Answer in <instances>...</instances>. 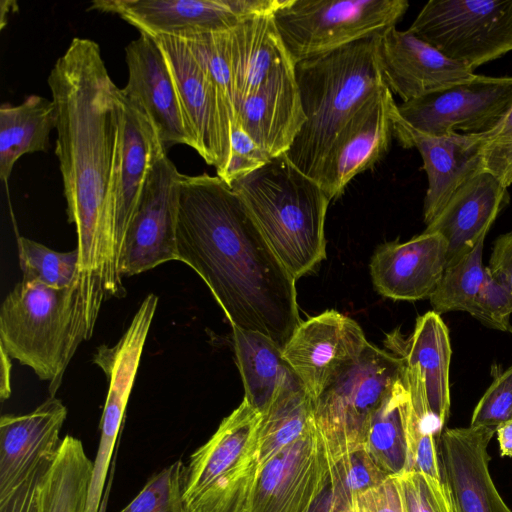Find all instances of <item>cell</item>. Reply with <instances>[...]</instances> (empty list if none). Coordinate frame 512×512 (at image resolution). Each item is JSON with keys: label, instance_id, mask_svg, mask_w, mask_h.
Wrapping results in <instances>:
<instances>
[{"label": "cell", "instance_id": "1", "mask_svg": "<svg viewBox=\"0 0 512 512\" xmlns=\"http://www.w3.org/2000/svg\"><path fill=\"white\" fill-rule=\"evenodd\" d=\"M56 111L58 157L89 324L104 301L126 294L114 261L111 185L121 112L95 41L75 37L47 79Z\"/></svg>", "mask_w": 512, "mask_h": 512}, {"label": "cell", "instance_id": "2", "mask_svg": "<svg viewBox=\"0 0 512 512\" xmlns=\"http://www.w3.org/2000/svg\"><path fill=\"white\" fill-rule=\"evenodd\" d=\"M177 254L204 280L231 326L284 347L300 324L296 280L218 176L182 175Z\"/></svg>", "mask_w": 512, "mask_h": 512}, {"label": "cell", "instance_id": "3", "mask_svg": "<svg viewBox=\"0 0 512 512\" xmlns=\"http://www.w3.org/2000/svg\"><path fill=\"white\" fill-rule=\"evenodd\" d=\"M379 36L295 64L306 121L285 155L316 182L342 127L373 93L386 85Z\"/></svg>", "mask_w": 512, "mask_h": 512}, {"label": "cell", "instance_id": "4", "mask_svg": "<svg viewBox=\"0 0 512 512\" xmlns=\"http://www.w3.org/2000/svg\"><path fill=\"white\" fill-rule=\"evenodd\" d=\"M229 186L295 280L326 258L325 219L331 199L285 154Z\"/></svg>", "mask_w": 512, "mask_h": 512}, {"label": "cell", "instance_id": "5", "mask_svg": "<svg viewBox=\"0 0 512 512\" xmlns=\"http://www.w3.org/2000/svg\"><path fill=\"white\" fill-rule=\"evenodd\" d=\"M80 276L67 288L18 282L0 309V346L58 391L78 346L91 338Z\"/></svg>", "mask_w": 512, "mask_h": 512}, {"label": "cell", "instance_id": "6", "mask_svg": "<svg viewBox=\"0 0 512 512\" xmlns=\"http://www.w3.org/2000/svg\"><path fill=\"white\" fill-rule=\"evenodd\" d=\"M408 8L406 0H283L273 17L296 64L381 35Z\"/></svg>", "mask_w": 512, "mask_h": 512}, {"label": "cell", "instance_id": "7", "mask_svg": "<svg viewBox=\"0 0 512 512\" xmlns=\"http://www.w3.org/2000/svg\"><path fill=\"white\" fill-rule=\"evenodd\" d=\"M404 371L401 357L369 343L360 359L313 401L314 422L332 463L365 445L374 413Z\"/></svg>", "mask_w": 512, "mask_h": 512}, {"label": "cell", "instance_id": "8", "mask_svg": "<svg viewBox=\"0 0 512 512\" xmlns=\"http://www.w3.org/2000/svg\"><path fill=\"white\" fill-rule=\"evenodd\" d=\"M261 413L244 398L185 465L188 512H233L251 481L252 452Z\"/></svg>", "mask_w": 512, "mask_h": 512}, {"label": "cell", "instance_id": "9", "mask_svg": "<svg viewBox=\"0 0 512 512\" xmlns=\"http://www.w3.org/2000/svg\"><path fill=\"white\" fill-rule=\"evenodd\" d=\"M408 30L474 71L512 51V0H430Z\"/></svg>", "mask_w": 512, "mask_h": 512}, {"label": "cell", "instance_id": "10", "mask_svg": "<svg viewBox=\"0 0 512 512\" xmlns=\"http://www.w3.org/2000/svg\"><path fill=\"white\" fill-rule=\"evenodd\" d=\"M332 462L315 422L252 477L233 512H316L330 504Z\"/></svg>", "mask_w": 512, "mask_h": 512}, {"label": "cell", "instance_id": "11", "mask_svg": "<svg viewBox=\"0 0 512 512\" xmlns=\"http://www.w3.org/2000/svg\"><path fill=\"white\" fill-rule=\"evenodd\" d=\"M512 109V77L471 78L398 105L401 118L431 135H482L497 128Z\"/></svg>", "mask_w": 512, "mask_h": 512}, {"label": "cell", "instance_id": "12", "mask_svg": "<svg viewBox=\"0 0 512 512\" xmlns=\"http://www.w3.org/2000/svg\"><path fill=\"white\" fill-rule=\"evenodd\" d=\"M283 0H95L89 10L113 13L151 37L186 39L232 29L274 14Z\"/></svg>", "mask_w": 512, "mask_h": 512}, {"label": "cell", "instance_id": "13", "mask_svg": "<svg viewBox=\"0 0 512 512\" xmlns=\"http://www.w3.org/2000/svg\"><path fill=\"white\" fill-rule=\"evenodd\" d=\"M162 50L172 74L193 149L221 172L230 156L232 115L216 84L179 38L152 37Z\"/></svg>", "mask_w": 512, "mask_h": 512}, {"label": "cell", "instance_id": "14", "mask_svg": "<svg viewBox=\"0 0 512 512\" xmlns=\"http://www.w3.org/2000/svg\"><path fill=\"white\" fill-rule=\"evenodd\" d=\"M182 175L167 153L150 169L122 245L118 267L121 277L178 260L177 219Z\"/></svg>", "mask_w": 512, "mask_h": 512}, {"label": "cell", "instance_id": "15", "mask_svg": "<svg viewBox=\"0 0 512 512\" xmlns=\"http://www.w3.org/2000/svg\"><path fill=\"white\" fill-rule=\"evenodd\" d=\"M368 344L356 321L328 310L300 322L282 352L314 401L360 359Z\"/></svg>", "mask_w": 512, "mask_h": 512}, {"label": "cell", "instance_id": "16", "mask_svg": "<svg viewBox=\"0 0 512 512\" xmlns=\"http://www.w3.org/2000/svg\"><path fill=\"white\" fill-rule=\"evenodd\" d=\"M120 96L121 112L111 185L113 249L118 272L122 245L149 171L156 160L167 153L142 106L124 95L121 89Z\"/></svg>", "mask_w": 512, "mask_h": 512}, {"label": "cell", "instance_id": "17", "mask_svg": "<svg viewBox=\"0 0 512 512\" xmlns=\"http://www.w3.org/2000/svg\"><path fill=\"white\" fill-rule=\"evenodd\" d=\"M398 112L387 85L373 93L345 123L322 164L318 183L332 200L387 152Z\"/></svg>", "mask_w": 512, "mask_h": 512}, {"label": "cell", "instance_id": "18", "mask_svg": "<svg viewBox=\"0 0 512 512\" xmlns=\"http://www.w3.org/2000/svg\"><path fill=\"white\" fill-rule=\"evenodd\" d=\"M496 428H447L438 441L442 481L455 512H512L497 491L489 472L488 445Z\"/></svg>", "mask_w": 512, "mask_h": 512}, {"label": "cell", "instance_id": "19", "mask_svg": "<svg viewBox=\"0 0 512 512\" xmlns=\"http://www.w3.org/2000/svg\"><path fill=\"white\" fill-rule=\"evenodd\" d=\"M67 408L50 396L33 411L0 419V500L56 458Z\"/></svg>", "mask_w": 512, "mask_h": 512}, {"label": "cell", "instance_id": "20", "mask_svg": "<svg viewBox=\"0 0 512 512\" xmlns=\"http://www.w3.org/2000/svg\"><path fill=\"white\" fill-rule=\"evenodd\" d=\"M394 136L404 148H416L428 178L423 219L429 225L468 179L484 171L482 135L431 136L409 126L397 112Z\"/></svg>", "mask_w": 512, "mask_h": 512}, {"label": "cell", "instance_id": "21", "mask_svg": "<svg viewBox=\"0 0 512 512\" xmlns=\"http://www.w3.org/2000/svg\"><path fill=\"white\" fill-rule=\"evenodd\" d=\"M125 55L128 81L121 92L142 106L167 150L176 144L193 148L172 74L154 38L140 33Z\"/></svg>", "mask_w": 512, "mask_h": 512}, {"label": "cell", "instance_id": "22", "mask_svg": "<svg viewBox=\"0 0 512 512\" xmlns=\"http://www.w3.org/2000/svg\"><path fill=\"white\" fill-rule=\"evenodd\" d=\"M379 56L385 84L403 102L436 92L474 75L408 29L396 26L379 36Z\"/></svg>", "mask_w": 512, "mask_h": 512}, {"label": "cell", "instance_id": "23", "mask_svg": "<svg viewBox=\"0 0 512 512\" xmlns=\"http://www.w3.org/2000/svg\"><path fill=\"white\" fill-rule=\"evenodd\" d=\"M236 119L272 159L286 154L305 124L295 63L276 68L249 96L235 104Z\"/></svg>", "mask_w": 512, "mask_h": 512}, {"label": "cell", "instance_id": "24", "mask_svg": "<svg viewBox=\"0 0 512 512\" xmlns=\"http://www.w3.org/2000/svg\"><path fill=\"white\" fill-rule=\"evenodd\" d=\"M447 253L445 239L425 231L406 242L381 245L370 263L374 287L393 300L429 299L446 268Z\"/></svg>", "mask_w": 512, "mask_h": 512}, {"label": "cell", "instance_id": "25", "mask_svg": "<svg viewBox=\"0 0 512 512\" xmlns=\"http://www.w3.org/2000/svg\"><path fill=\"white\" fill-rule=\"evenodd\" d=\"M509 199L507 188L482 171L457 189L424 231L438 233L445 239L447 264L452 263L485 239Z\"/></svg>", "mask_w": 512, "mask_h": 512}, {"label": "cell", "instance_id": "26", "mask_svg": "<svg viewBox=\"0 0 512 512\" xmlns=\"http://www.w3.org/2000/svg\"><path fill=\"white\" fill-rule=\"evenodd\" d=\"M392 353L401 357L405 366L423 386L429 408L442 425L450 412L449 331L439 314L428 311L416 320L413 333L403 339L394 334L389 340Z\"/></svg>", "mask_w": 512, "mask_h": 512}, {"label": "cell", "instance_id": "27", "mask_svg": "<svg viewBox=\"0 0 512 512\" xmlns=\"http://www.w3.org/2000/svg\"><path fill=\"white\" fill-rule=\"evenodd\" d=\"M235 104L260 87L279 66L293 62L273 14L258 15L228 31Z\"/></svg>", "mask_w": 512, "mask_h": 512}, {"label": "cell", "instance_id": "28", "mask_svg": "<svg viewBox=\"0 0 512 512\" xmlns=\"http://www.w3.org/2000/svg\"><path fill=\"white\" fill-rule=\"evenodd\" d=\"M313 422V401L301 380L292 372L268 408L261 413L252 452L254 475L297 440Z\"/></svg>", "mask_w": 512, "mask_h": 512}, {"label": "cell", "instance_id": "29", "mask_svg": "<svg viewBox=\"0 0 512 512\" xmlns=\"http://www.w3.org/2000/svg\"><path fill=\"white\" fill-rule=\"evenodd\" d=\"M55 127L52 100L33 94L19 105L3 104L0 107V179L9 180L21 156L45 152Z\"/></svg>", "mask_w": 512, "mask_h": 512}, {"label": "cell", "instance_id": "30", "mask_svg": "<svg viewBox=\"0 0 512 512\" xmlns=\"http://www.w3.org/2000/svg\"><path fill=\"white\" fill-rule=\"evenodd\" d=\"M232 331L244 398L263 413L293 370L283 357V348L266 335L235 326Z\"/></svg>", "mask_w": 512, "mask_h": 512}, {"label": "cell", "instance_id": "31", "mask_svg": "<svg viewBox=\"0 0 512 512\" xmlns=\"http://www.w3.org/2000/svg\"><path fill=\"white\" fill-rule=\"evenodd\" d=\"M92 471L82 441L66 435L39 480L36 512H85Z\"/></svg>", "mask_w": 512, "mask_h": 512}, {"label": "cell", "instance_id": "32", "mask_svg": "<svg viewBox=\"0 0 512 512\" xmlns=\"http://www.w3.org/2000/svg\"><path fill=\"white\" fill-rule=\"evenodd\" d=\"M409 401L403 376L387 393L369 425L365 446L376 465L388 476L408 470Z\"/></svg>", "mask_w": 512, "mask_h": 512}, {"label": "cell", "instance_id": "33", "mask_svg": "<svg viewBox=\"0 0 512 512\" xmlns=\"http://www.w3.org/2000/svg\"><path fill=\"white\" fill-rule=\"evenodd\" d=\"M484 240L481 239L467 254L446 265L429 298L437 314L471 312L486 277V267L483 265Z\"/></svg>", "mask_w": 512, "mask_h": 512}, {"label": "cell", "instance_id": "34", "mask_svg": "<svg viewBox=\"0 0 512 512\" xmlns=\"http://www.w3.org/2000/svg\"><path fill=\"white\" fill-rule=\"evenodd\" d=\"M387 477L373 461L365 445L344 454L331 466L328 512L356 506L359 495L380 485Z\"/></svg>", "mask_w": 512, "mask_h": 512}, {"label": "cell", "instance_id": "35", "mask_svg": "<svg viewBox=\"0 0 512 512\" xmlns=\"http://www.w3.org/2000/svg\"><path fill=\"white\" fill-rule=\"evenodd\" d=\"M22 281L50 288H67L79 278L77 248L69 252L54 251L26 237L17 238Z\"/></svg>", "mask_w": 512, "mask_h": 512}, {"label": "cell", "instance_id": "36", "mask_svg": "<svg viewBox=\"0 0 512 512\" xmlns=\"http://www.w3.org/2000/svg\"><path fill=\"white\" fill-rule=\"evenodd\" d=\"M185 464L177 460L152 475L119 512H188L183 498Z\"/></svg>", "mask_w": 512, "mask_h": 512}, {"label": "cell", "instance_id": "37", "mask_svg": "<svg viewBox=\"0 0 512 512\" xmlns=\"http://www.w3.org/2000/svg\"><path fill=\"white\" fill-rule=\"evenodd\" d=\"M228 31L192 36L184 40L213 79L236 121L235 94L229 55Z\"/></svg>", "mask_w": 512, "mask_h": 512}, {"label": "cell", "instance_id": "38", "mask_svg": "<svg viewBox=\"0 0 512 512\" xmlns=\"http://www.w3.org/2000/svg\"><path fill=\"white\" fill-rule=\"evenodd\" d=\"M407 512H455L448 487L442 480L418 471L398 475Z\"/></svg>", "mask_w": 512, "mask_h": 512}, {"label": "cell", "instance_id": "39", "mask_svg": "<svg viewBox=\"0 0 512 512\" xmlns=\"http://www.w3.org/2000/svg\"><path fill=\"white\" fill-rule=\"evenodd\" d=\"M469 314L489 328L512 333V292L491 275L488 267L483 286Z\"/></svg>", "mask_w": 512, "mask_h": 512}, {"label": "cell", "instance_id": "40", "mask_svg": "<svg viewBox=\"0 0 512 512\" xmlns=\"http://www.w3.org/2000/svg\"><path fill=\"white\" fill-rule=\"evenodd\" d=\"M494 379L478 401L471 418V426L497 428L512 419V365L493 372Z\"/></svg>", "mask_w": 512, "mask_h": 512}, {"label": "cell", "instance_id": "41", "mask_svg": "<svg viewBox=\"0 0 512 512\" xmlns=\"http://www.w3.org/2000/svg\"><path fill=\"white\" fill-rule=\"evenodd\" d=\"M270 159L237 120L231 124L229 159L217 176L231 185L234 181L258 170Z\"/></svg>", "mask_w": 512, "mask_h": 512}, {"label": "cell", "instance_id": "42", "mask_svg": "<svg viewBox=\"0 0 512 512\" xmlns=\"http://www.w3.org/2000/svg\"><path fill=\"white\" fill-rule=\"evenodd\" d=\"M482 161L484 171L505 188L512 184V109L497 128L483 134Z\"/></svg>", "mask_w": 512, "mask_h": 512}, {"label": "cell", "instance_id": "43", "mask_svg": "<svg viewBox=\"0 0 512 512\" xmlns=\"http://www.w3.org/2000/svg\"><path fill=\"white\" fill-rule=\"evenodd\" d=\"M358 512H407L399 476H388L380 485L357 498Z\"/></svg>", "mask_w": 512, "mask_h": 512}, {"label": "cell", "instance_id": "44", "mask_svg": "<svg viewBox=\"0 0 512 512\" xmlns=\"http://www.w3.org/2000/svg\"><path fill=\"white\" fill-rule=\"evenodd\" d=\"M51 464L38 469L5 499L0 500V512H36V492L39 480Z\"/></svg>", "mask_w": 512, "mask_h": 512}, {"label": "cell", "instance_id": "45", "mask_svg": "<svg viewBox=\"0 0 512 512\" xmlns=\"http://www.w3.org/2000/svg\"><path fill=\"white\" fill-rule=\"evenodd\" d=\"M487 267L491 275L512 292V231L495 240Z\"/></svg>", "mask_w": 512, "mask_h": 512}, {"label": "cell", "instance_id": "46", "mask_svg": "<svg viewBox=\"0 0 512 512\" xmlns=\"http://www.w3.org/2000/svg\"><path fill=\"white\" fill-rule=\"evenodd\" d=\"M1 348V365H0V398L2 401L8 399L11 395V384H10V375H11V357L6 352V350L0 346Z\"/></svg>", "mask_w": 512, "mask_h": 512}, {"label": "cell", "instance_id": "47", "mask_svg": "<svg viewBox=\"0 0 512 512\" xmlns=\"http://www.w3.org/2000/svg\"><path fill=\"white\" fill-rule=\"evenodd\" d=\"M502 456L512 457V419L501 423L496 428Z\"/></svg>", "mask_w": 512, "mask_h": 512}, {"label": "cell", "instance_id": "48", "mask_svg": "<svg viewBox=\"0 0 512 512\" xmlns=\"http://www.w3.org/2000/svg\"><path fill=\"white\" fill-rule=\"evenodd\" d=\"M113 472H114V466L112 468V473H110V476H109V478L107 480V483H106V486H105V490H104V494H103V498H102L101 505H100V508H99L98 512H106L107 503H108V499H109V495H110V491H111V486H112Z\"/></svg>", "mask_w": 512, "mask_h": 512}, {"label": "cell", "instance_id": "49", "mask_svg": "<svg viewBox=\"0 0 512 512\" xmlns=\"http://www.w3.org/2000/svg\"><path fill=\"white\" fill-rule=\"evenodd\" d=\"M338 512H358L357 511V505L354 506V507H350V508H346V509L340 510Z\"/></svg>", "mask_w": 512, "mask_h": 512}]
</instances>
